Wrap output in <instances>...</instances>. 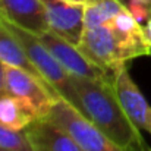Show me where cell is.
Masks as SVG:
<instances>
[{"instance_id": "cell-1", "label": "cell", "mask_w": 151, "mask_h": 151, "mask_svg": "<svg viewBox=\"0 0 151 151\" xmlns=\"http://www.w3.org/2000/svg\"><path fill=\"white\" fill-rule=\"evenodd\" d=\"M79 97V111L123 151H150L139 129L131 122L111 82L72 76Z\"/></svg>"}, {"instance_id": "cell-2", "label": "cell", "mask_w": 151, "mask_h": 151, "mask_svg": "<svg viewBox=\"0 0 151 151\" xmlns=\"http://www.w3.org/2000/svg\"><path fill=\"white\" fill-rule=\"evenodd\" d=\"M0 24L12 32V35L22 46L29 60L40 70L44 79L59 93V96L65 99L68 103H70L73 107L79 109V97H78L72 75L57 62V59L51 54V51L41 41L40 35L22 27H18L1 16H0Z\"/></svg>"}, {"instance_id": "cell-3", "label": "cell", "mask_w": 151, "mask_h": 151, "mask_svg": "<svg viewBox=\"0 0 151 151\" xmlns=\"http://www.w3.org/2000/svg\"><path fill=\"white\" fill-rule=\"evenodd\" d=\"M44 119L70 134L84 151H123L65 99L54 101Z\"/></svg>"}, {"instance_id": "cell-4", "label": "cell", "mask_w": 151, "mask_h": 151, "mask_svg": "<svg viewBox=\"0 0 151 151\" xmlns=\"http://www.w3.org/2000/svg\"><path fill=\"white\" fill-rule=\"evenodd\" d=\"M78 49L93 63L113 75L128 62L120 41L109 25L84 28Z\"/></svg>"}, {"instance_id": "cell-5", "label": "cell", "mask_w": 151, "mask_h": 151, "mask_svg": "<svg viewBox=\"0 0 151 151\" xmlns=\"http://www.w3.org/2000/svg\"><path fill=\"white\" fill-rule=\"evenodd\" d=\"M6 93L24 101L38 119H44L53 103L62 99L47 84L13 66H6Z\"/></svg>"}, {"instance_id": "cell-6", "label": "cell", "mask_w": 151, "mask_h": 151, "mask_svg": "<svg viewBox=\"0 0 151 151\" xmlns=\"http://www.w3.org/2000/svg\"><path fill=\"white\" fill-rule=\"evenodd\" d=\"M41 41L46 44V47L51 51V54L57 59V62L72 75V76H81L88 78L94 81L103 82H111L114 84V75L109 73L107 70L101 69L96 63H93L82 51L78 49V46L70 44L69 41L63 40L53 31H44L38 34Z\"/></svg>"}, {"instance_id": "cell-7", "label": "cell", "mask_w": 151, "mask_h": 151, "mask_svg": "<svg viewBox=\"0 0 151 151\" xmlns=\"http://www.w3.org/2000/svg\"><path fill=\"white\" fill-rule=\"evenodd\" d=\"M46 9L49 29L78 46L85 28L84 22V1L68 0H41Z\"/></svg>"}, {"instance_id": "cell-8", "label": "cell", "mask_w": 151, "mask_h": 151, "mask_svg": "<svg viewBox=\"0 0 151 151\" xmlns=\"http://www.w3.org/2000/svg\"><path fill=\"white\" fill-rule=\"evenodd\" d=\"M113 85L116 96L131 122L138 129H142L151 135V106L131 78L126 65L114 73Z\"/></svg>"}, {"instance_id": "cell-9", "label": "cell", "mask_w": 151, "mask_h": 151, "mask_svg": "<svg viewBox=\"0 0 151 151\" xmlns=\"http://www.w3.org/2000/svg\"><path fill=\"white\" fill-rule=\"evenodd\" d=\"M32 151H84L76 139L47 119H37L24 129Z\"/></svg>"}, {"instance_id": "cell-10", "label": "cell", "mask_w": 151, "mask_h": 151, "mask_svg": "<svg viewBox=\"0 0 151 151\" xmlns=\"http://www.w3.org/2000/svg\"><path fill=\"white\" fill-rule=\"evenodd\" d=\"M0 16L31 32L49 31V22L41 0H0Z\"/></svg>"}, {"instance_id": "cell-11", "label": "cell", "mask_w": 151, "mask_h": 151, "mask_svg": "<svg viewBox=\"0 0 151 151\" xmlns=\"http://www.w3.org/2000/svg\"><path fill=\"white\" fill-rule=\"evenodd\" d=\"M107 25L120 41L128 60L141 56H150V44L144 32V27L128 9L116 15Z\"/></svg>"}, {"instance_id": "cell-12", "label": "cell", "mask_w": 151, "mask_h": 151, "mask_svg": "<svg viewBox=\"0 0 151 151\" xmlns=\"http://www.w3.org/2000/svg\"><path fill=\"white\" fill-rule=\"evenodd\" d=\"M0 60L6 65V66H13V68H19L31 75H34L35 78H38L40 81H43L44 84H47L51 90H54L50 84L44 79V76L40 73V70L34 66V63L29 60V57L27 56V53L24 51L22 46L18 43V40L12 35V32L9 29H6L1 24H0ZM56 91V90H54ZM57 93V91H56ZM59 94V93H57Z\"/></svg>"}, {"instance_id": "cell-13", "label": "cell", "mask_w": 151, "mask_h": 151, "mask_svg": "<svg viewBox=\"0 0 151 151\" xmlns=\"http://www.w3.org/2000/svg\"><path fill=\"white\" fill-rule=\"evenodd\" d=\"M37 119L35 113L19 99L7 93L0 97V125L13 131H24Z\"/></svg>"}, {"instance_id": "cell-14", "label": "cell", "mask_w": 151, "mask_h": 151, "mask_svg": "<svg viewBox=\"0 0 151 151\" xmlns=\"http://www.w3.org/2000/svg\"><path fill=\"white\" fill-rule=\"evenodd\" d=\"M125 9L126 7L120 3V0H84L85 28L107 25Z\"/></svg>"}, {"instance_id": "cell-15", "label": "cell", "mask_w": 151, "mask_h": 151, "mask_svg": "<svg viewBox=\"0 0 151 151\" xmlns=\"http://www.w3.org/2000/svg\"><path fill=\"white\" fill-rule=\"evenodd\" d=\"M0 148L1 150L32 151V147L24 131H13L0 125Z\"/></svg>"}, {"instance_id": "cell-16", "label": "cell", "mask_w": 151, "mask_h": 151, "mask_svg": "<svg viewBox=\"0 0 151 151\" xmlns=\"http://www.w3.org/2000/svg\"><path fill=\"white\" fill-rule=\"evenodd\" d=\"M6 94V65L0 60V97Z\"/></svg>"}, {"instance_id": "cell-17", "label": "cell", "mask_w": 151, "mask_h": 151, "mask_svg": "<svg viewBox=\"0 0 151 151\" xmlns=\"http://www.w3.org/2000/svg\"><path fill=\"white\" fill-rule=\"evenodd\" d=\"M144 32H145V35H147V40H148V44H150V56H151V29L144 28Z\"/></svg>"}, {"instance_id": "cell-18", "label": "cell", "mask_w": 151, "mask_h": 151, "mask_svg": "<svg viewBox=\"0 0 151 151\" xmlns=\"http://www.w3.org/2000/svg\"><path fill=\"white\" fill-rule=\"evenodd\" d=\"M0 151H19V150H1V148H0Z\"/></svg>"}, {"instance_id": "cell-19", "label": "cell", "mask_w": 151, "mask_h": 151, "mask_svg": "<svg viewBox=\"0 0 151 151\" xmlns=\"http://www.w3.org/2000/svg\"><path fill=\"white\" fill-rule=\"evenodd\" d=\"M68 1H84V0H68Z\"/></svg>"}, {"instance_id": "cell-20", "label": "cell", "mask_w": 151, "mask_h": 151, "mask_svg": "<svg viewBox=\"0 0 151 151\" xmlns=\"http://www.w3.org/2000/svg\"><path fill=\"white\" fill-rule=\"evenodd\" d=\"M147 1H148V3H150V4H151V0H147Z\"/></svg>"}, {"instance_id": "cell-21", "label": "cell", "mask_w": 151, "mask_h": 151, "mask_svg": "<svg viewBox=\"0 0 151 151\" xmlns=\"http://www.w3.org/2000/svg\"><path fill=\"white\" fill-rule=\"evenodd\" d=\"M150 151H151V150H150Z\"/></svg>"}]
</instances>
